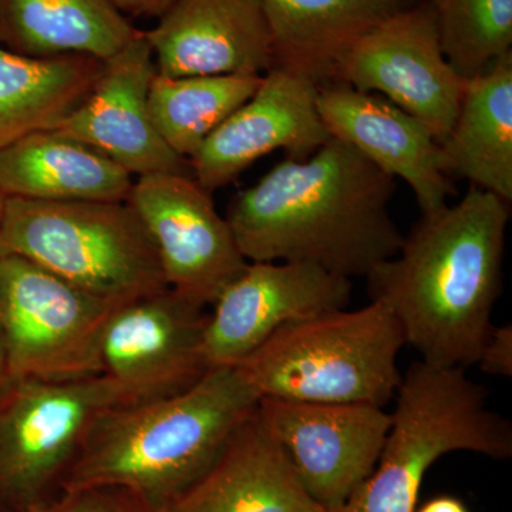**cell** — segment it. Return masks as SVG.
<instances>
[{"instance_id": "cell-1", "label": "cell", "mask_w": 512, "mask_h": 512, "mask_svg": "<svg viewBox=\"0 0 512 512\" xmlns=\"http://www.w3.org/2000/svg\"><path fill=\"white\" fill-rule=\"evenodd\" d=\"M396 180L330 138L312 156L286 158L229 205L248 262H302L352 279L393 258L404 235L390 201Z\"/></svg>"}, {"instance_id": "cell-2", "label": "cell", "mask_w": 512, "mask_h": 512, "mask_svg": "<svg viewBox=\"0 0 512 512\" xmlns=\"http://www.w3.org/2000/svg\"><path fill=\"white\" fill-rule=\"evenodd\" d=\"M510 205L471 185L456 204L421 214L397 254L365 276L423 362L476 365L503 288Z\"/></svg>"}, {"instance_id": "cell-3", "label": "cell", "mask_w": 512, "mask_h": 512, "mask_svg": "<svg viewBox=\"0 0 512 512\" xmlns=\"http://www.w3.org/2000/svg\"><path fill=\"white\" fill-rule=\"evenodd\" d=\"M258 402L237 367H215L183 393L113 406L97 419L62 491L124 488L164 512L207 473Z\"/></svg>"}, {"instance_id": "cell-4", "label": "cell", "mask_w": 512, "mask_h": 512, "mask_svg": "<svg viewBox=\"0 0 512 512\" xmlns=\"http://www.w3.org/2000/svg\"><path fill=\"white\" fill-rule=\"evenodd\" d=\"M389 433L370 476L333 512H414L430 467L446 454L470 451L512 457L510 421L488 406L483 384L466 369L412 363L397 389Z\"/></svg>"}, {"instance_id": "cell-5", "label": "cell", "mask_w": 512, "mask_h": 512, "mask_svg": "<svg viewBox=\"0 0 512 512\" xmlns=\"http://www.w3.org/2000/svg\"><path fill=\"white\" fill-rule=\"evenodd\" d=\"M403 346L392 312L370 302L286 326L237 369L259 399L384 407L402 382Z\"/></svg>"}, {"instance_id": "cell-6", "label": "cell", "mask_w": 512, "mask_h": 512, "mask_svg": "<svg viewBox=\"0 0 512 512\" xmlns=\"http://www.w3.org/2000/svg\"><path fill=\"white\" fill-rule=\"evenodd\" d=\"M0 255H18L114 305L164 291L156 247L127 201L6 198Z\"/></svg>"}, {"instance_id": "cell-7", "label": "cell", "mask_w": 512, "mask_h": 512, "mask_svg": "<svg viewBox=\"0 0 512 512\" xmlns=\"http://www.w3.org/2000/svg\"><path fill=\"white\" fill-rule=\"evenodd\" d=\"M117 404L104 375L13 382L0 399V508L28 510L59 494L97 419Z\"/></svg>"}, {"instance_id": "cell-8", "label": "cell", "mask_w": 512, "mask_h": 512, "mask_svg": "<svg viewBox=\"0 0 512 512\" xmlns=\"http://www.w3.org/2000/svg\"><path fill=\"white\" fill-rule=\"evenodd\" d=\"M119 306L18 255H0V316L13 380L103 375L101 340Z\"/></svg>"}, {"instance_id": "cell-9", "label": "cell", "mask_w": 512, "mask_h": 512, "mask_svg": "<svg viewBox=\"0 0 512 512\" xmlns=\"http://www.w3.org/2000/svg\"><path fill=\"white\" fill-rule=\"evenodd\" d=\"M332 82L382 94L439 143L453 126L467 80L448 63L434 10L420 0L359 37L336 64Z\"/></svg>"}, {"instance_id": "cell-10", "label": "cell", "mask_w": 512, "mask_h": 512, "mask_svg": "<svg viewBox=\"0 0 512 512\" xmlns=\"http://www.w3.org/2000/svg\"><path fill=\"white\" fill-rule=\"evenodd\" d=\"M208 313L171 288L119 306L101 340L103 375L117 406L185 392L210 370L204 356Z\"/></svg>"}, {"instance_id": "cell-11", "label": "cell", "mask_w": 512, "mask_h": 512, "mask_svg": "<svg viewBox=\"0 0 512 512\" xmlns=\"http://www.w3.org/2000/svg\"><path fill=\"white\" fill-rule=\"evenodd\" d=\"M154 247L168 288L198 305H212L248 265L227 218L192 175L138 177L127 198Z\"/></svg>"}, {"instance_id": "cell-12", "label": "cell", "mask_w": 512, "mask_h": 512, "mask_svg": "<svg viewBox=\"0 0 512 512\" xmlns=\"http://www.w3.org/2000/svg\"><path fill=\"white\" fill-rule=\"evenodd\" d=\"M262 421L313 500L333 512L375 468L392 417L372 404L259 399Z\"/></svg>"}, {"instance_id": "cell-13", "label": "cell", "mask_w": 512, "mask_h": 512, "mask_svg": "<svg viewBox=\"0 0 512 512\" xmlns=\"http://www.w3.org/2000/svg\"><path fill=\"white\" fill-rule=\"evenodd\" d=\"M352 279L302 262H248L208 313L204 356L210 369L237 367L293 323L348 308Z\"/></svg>"}, {"instance_id": "cell-14", "label": "cell", "mask_w": 512, "mask_h": 512, "mask_svg": "<svg viewBox=\"0 0 512 512\" xmlns=\"http://www.w3.org/2000/svg\"><path fill=\"white\" fill-rule=\"evenodd\" d=\"M316 93L315 84L272 67L256 92L190 158L192 178L212 192L276 150L293 160L312 156L332 138L320 119Z\"/></svg>"}, {"instance_id": "cell-15", "label": "cell", "mask_w": 512, "mask_h": 512, "mask_svg": "<svg viewBox=\"0 0 512 512\" xmlns=\"http://www.w3.org/2000/svg\"><path fill=\"white\" fill-rule=\"evenodd\" d=\"M157 69L143 30L103 69L86 99L53 130L96 148L131 175H192L190 163L177 156L158 134L148 93Z\"/></svg>"}, {"instance_id": "cell-16", "label": "cell", "mask_w": 512, "mask_h": 512, "mask_svg": "<svg viewBox=\"0 0 512 512\" xmlns=\"http://www.w3.org/2000/svg\"><path fill=\"white\" fill-rule=\"evenodd\" d=\"M144 36L158 76H264L275 64L259 0H175Z\"/></svg>"}, {"instance_id": "cell-17", "label": "cell", "mask_w": 512, "mask_h": 512, "mask_svg": "<svg viewBox=\"0 0 512 512\" xmlns=\"http://www.w3.org/2000/svg\"><path fill=\"white\" fill-rule=\"evenodd\" d=\"M316 106L330 137L409 184L421 214L448 204L456 188L441 171L439 143L419 120L379 94L338 82L318 87Z\"/></svg>"}, {"instance_id": "cell-18", "label": "cell", "mask_w": 512, "mask_h": 512, "mask_svg": "<svg viewBox=\"0 0 512 512\" xmlns=\"http://www.w3.org/2000/svg\"><path fill=\"white\" fill-rule=\"evenodd\" d=\"M164 512H328L305 490L258 406L204 474Z\"/></svg>"}, {"instance_id": "cell-19", "label": "cell", "mask_w": 512, "mask_h": 512, "mask_svg": "<svg viewBox=\"0 0 512 512\" xmlns=\"http://www.w3.org/2000/svg\"><path fill=\"white\" fill-rule=\"evenodd\" d=\"M274 67L316 87L332 82L336 64L359 37L420 0H259Z\"/></svg>"}, {"instance_id": "cell-20", "label": "cell", "mask_w": 512, "mask_h": 512, "mask_svg": "<svg viewBox=\"0 0 512 512\" xmlns=\"http://www.w3.org/2000/svg\"><path fill=\"white\" fill-rule=\"evenodd\" d=\"M133 175L82 141L36 131L0 150V191L36 201H127Z\"/></svg>"}, {"instance_id": "cell-21", "label": "cell", "mask_w": 512, "mask_h": 512, "mask_svg": "<svg viewBox=\"0 0 512 512\" xmlns=\"http://www.w3.org/2000/svg\"><path fill=\"white\" fill-rule=\"evenodd\" d=\"M441 171L512 202V52L467 80L453 126L439 141Z\"/></svg>"}, {"instance_id": "cell-22", "label": "cell", "mask_w": 512, "mask_h": 512, "mask_svg": "<svg viewBox=\"0 0 512 512\" xmlns=\"http://www.w3.org/2000/svg\"><path fill=\"white\" fill-rule=\"evenodd\" d=\"M140 33L109 0H0V47L22 56L104 62Z\"/></svg>"}, {"instance_id": "cell-23", "label": "cell", "mask_w": 512, "mask_h": 512, "mask_svg": "<svg viewBox=\"0 0 512 512\" xmlns=\"http://www.w3.org/2000/svg\"><path fill=\"white\" fill-rule=\"evenodd\" d=\"M103 60L83 55L28 57L0 47V150L53 130L93 89Z\"/></svg>"}, {"instance_id": "cell-24", "label": "cell", "mask_w": 512, "mask_h": 512, "mask_svg": "<svg viewBox=\"0 0 512 512\" xmlns=\"http://www.w3.org/2000/svg\"><path fill=\"white\" fill-rule=\"evenodd\" d=\"M262 76H158L148 107L158 134L190 161L208 137L256 92Z\"/></svg>"}, {"instance_id": "cell-25", "label": "cell", "mask_w": 512, "mask_h": 512, "mask_svg": "<svg viewBox=\"0 0 512 512\" xmlns=\"http://www.w3.org/2000/svg\"><path fill=\"white\" fill-rule=\"evenodd\" d=\"M441 49L463 79L512 52V0H429Z\"/></svg>"}, {"instance_id": "cell-26", "label": "cell", "mask_w": 512, "mask_h": 512, "mask_svg": "<svg viewBox=\"0 0 512 512\" xmlns=\"http://www.w3.org/2000/svg\"><path fill=\"white\" fill-rule=\"evenodd\" d=\"M0 512H156L137 495L119 487L63 490L45 503L23 511Z\"/></svg>"}, {"instance_id": "cell-27", "label": "cell", "mask_w": 512, "mask_h": 512, "mask_svg": "<svg viewBox=\"0 0 512 512\" xmlns=\"http://www.w3.org/2000/svg\"><path fill=\"white\" fill-rule=\"evenodd\" d=\"M476 365L490 376H512V328L511 325L493 326Z\"/></svg>"}, {"instance_id": "cell-28", "label": "cell", "mask_w": 512, "mask_h": 512, "mask_svg": "<svg viewBox=\"0 0 512 512\" xmlns=\"http://www.w3.org/2000/svg\"><path fill=\"white\" fill-rule=\"evenodd\" d=\"M126 18H160L175 0H109Z\"/></svg>"}, {"instance_id": "cell-29", "label": "cell", "mask_w": 512, "mask_h": 512, "mask_svg": "<svg viewBox=\"0 0 512 512\" xmlns=\"http://www.w3.org/2000/svg\"><path fill=\"white\" fill-rule=\"evenodd\" d=\"M414 512H470L467 505L453 495H440V497L431 498L416 508Z\"/></svg>"}, {"instance_id": "cell-30", "label": "cell", "mask_w": 512, "mask_h": 512, "mask_svg": "<svg viewBox=\"0 0 512 512\" xmlns=\"http://www.w3.org/2000/svg\"><path fill=\"white\" fill-rule=\"evenodd\" d=\"M13 380L10 375L8 350H6L5 332H3L2 316H0V399L9 392Z\"/></svg>"}, {"instance_id": "cell-31", "label": "cell", "mask_w": 512, "mask_h": 512, "mask_svg": "<svg viewBox=\"0 0 512 512\" xmlns=\"http://www.w3.org/2000/svg\"><path fill=\"white\" fill-rule=\"evenodd\" d=\"M5 201L6 197L2 194V191H0V221H2L3 210H5Z\"/></svg>"}]
</instances>
